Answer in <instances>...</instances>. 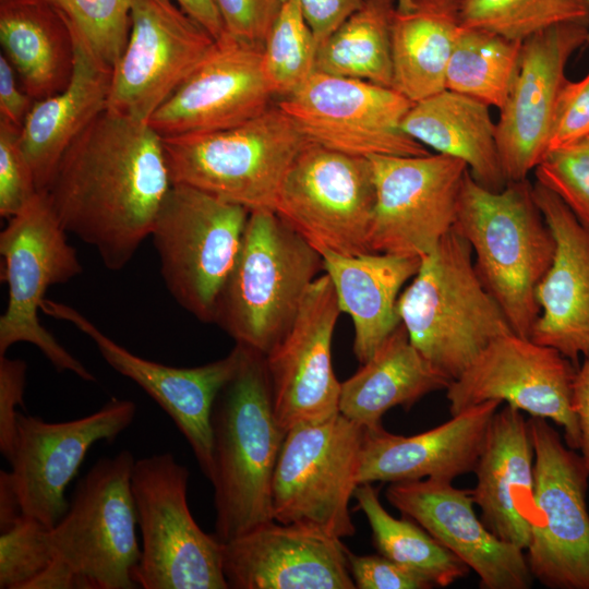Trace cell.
Here are the masks:
<instances>
[{"mask_svg":"<svg viewBox=\"0 0 589 589\" xmlns=\"http://www.w3.org/2000/svg\"><path fill=\"white\" fill-rule=\"evenodd\" d=\"M171 185L161 136L105 109L67 148L45 191L63 229L117 272L151 236Z\"/></svg>","mask_w":589,"mask_h":589,"instance_id":"1","label":"cell"},{"mask_svg":"<svg viewBox=\"0 0 589 589\" xmlns=\"http://www.w3.org/2000/svg\"><path fill=\"white\" fill-rule=\"evenodd\" d=\"M212 433L214 534L227 542L274 520L272 481L286 431L274 411L264 354L241 346L238 366L215 399Z\"/></svg>","mask_w":589,"mask_h":589,"instance_id":"2","label":"cell"},{"mask_svg":"<svg viewBox=\"0 0 589 589\" xmlns=\"http://www.w3.org/2000/svg\"><path fill=\"white\" fill-rule=\"evenodd\" d=\"M453 229L470 245L476 273L512 330L530 338L539 317L536 289L551 266L556 242L529 179L491 191L465 177Z\"/></svg>","mask_w":589,"mask_h":589,"instance_id":"3","label":"cell"},{"mask_svg":"<svg viewBox=\"0 0 589 589\" xmlns=\"http://www.w3.org/2000/svg\"><path fill=\"white\" fill-rule=\"evenodd\" d=\"M397 312L412 346L449 381L492 340L513 332L476 273L469 243L453 228L421 257Z\"/></svg>","mask_w":589,"mask_h":589,"instance_id":"4","label":"cell"},{"mask_svg":"<svg viewBox=\"0 0 589 589\" xmlns=\"http://www.w3.org/2000/svg\"><path fill=\"white\" fill-rule=\"evenodd\" d=\"M322 255L274 211L250 213L215 320L236 344L266 356L292 326Z\"/></svg>","mask_w":589,"mask_h":589,"instance_id":"5","label":"cell"},{"mask_svg":"<svg viewBox=\"0 0 589 589\" xmlns=\"http://www.w3.org/2000/svg\"><path fill=\"white\" fill-rule=\"evenodd\" d=\"M161 139L172 184L250 212L275 209L289 167L309 143L277 104L228 129Z\"/></svg>","mask_w":589,"mask_h":589,"instance_id":"6","label":"cell"},{"mask_svg":"<svg viewBox=\"0 0 589 589\" xmlns=\"http://www.w3.org/2000/svg\"><path fill=\"white\" fill-rule=\"evenodd\" d=\"M250 213L183 184H172L161 204L151 233L161 278L176 302L201 322L214 323Z\"/></svg>","mask_w":589,"mask_h":589,"instance_id":"7","label":"cell"},{"mask_svg":"<svg viewBox=\"0 0 589 589\" xmlns=\"http://www.w3.org/2000/svg\"><path fill=\"white\" fill-rule=\"evenodd\" d=\"M189 470L171 453L135 460L131 486L142 536L135 580L144 589H228L220 542L188 504Z\"/></svg>","mask_w":589,"mask_h":589,"instance_id":"8","label":"cell"},{"mask_svg":"<svg viewBox=\"0 0 589 589\" xmlns=\"http://www.w3.org/2000/svg\"><path fill=\"white\" fill-rule=\"evenodd\" d=\"M364 428L337 412L286 431L272 481L274 520L342 539L356 533L349 501Z\"/></svg>","mask_w":589,"mask_h":589,"instance_id":"9","label":"cell"},{"mask_svg":"<svg viewBox=\"0 0 589 589\" xmlns=\"http://www.w3.org/2000/svg\"><path fill=\"white\" fill-rule=\"evenodd\" d=\"M2 280L9 300L0 317V356L17 342L37 347L59 372L86 382L96 378L39 322L48 288L83 272L76 250L68 242L46 191H39L0 233Z\"/></svg>","mask_w":589,"mask_h":589,"instance_id":"10","label":"cell"},{"mask_svg":"<svg viewBox=\"0 0 589 589\" xmlns=\"http://www.w3.org/2000/svg\"><path fill=\"white\" fill-rule=\"evenodd\" d=\"M134 462L129 450L98 459L77 481L63 517L49 529L55 556L69 563L91 589L140 588Z\"/></svg>","mask_w":589,"mask_h":589,"instance_id":"11","label":"cell"},{"mask_svg":"<svg viewBox=\"0 0 589 589\" xmlns=\"http://www.w3.org/2000/svg\"><path fill=\"white\" fill-rule=\"evenodd\" d=\"M375 204L368 157L308 143L281 183L274 212L321 255L373 253L369 236Z\"/></svg>","mask_w":589,"mask_h":589,"instance_id":"12","label":"cell"},{"mask_svg":"<svg viewBox=\"0 0 589 589\" xmlns=\"http://www.w3.org/2000/svg\"><path fill=\"white\" fill-rule=\"evenodd\" d=\"M534 448V520L526 557L550 589H589V473L549 420L528 419Z\"/></svg>","mask_w":589,"mask_h":589,"instance_id":"13","label":"cell"},{"mask_svg":"<svg viewBox=\"0 0 589 589\" xmlns=\"http://www.w3.org/2000/svg\"><path fill=\"white\" fill-rule=\"evenodd\" d=\"M413 104L392 87L316 71L277 103L310 143L361 157L429 154L401 130Z\"/></svg>","mask_w":589,"mask_h":589,"instance_id":"14","label":"cell"},{"mask_svg":"<svg viewBox=\"0 0 589 589\" xmlns=\"http://www.w3.org/2000/svg\"><path fill=\"white\" fill-rule=\"evenodd\" d=\"M368 158L375 187L371 252L430 254L453 228L467 165L437 153Z\"/></svg>","mask_w":589,"mask_h":589,"instance_id":"15","label":"cell"},{"mask_svg":"<svg viewBox=\"0 0 589 589\" xmlns=\"http://www.w3.org/2000/svg\"><path fill=\"white\" fill-rule=\"evenodd\" d=\"M577 365L556 349L514 332L492 340L446 388L449 412L457 414L495 400L530 417L553 421L565 444L577 450L580 431L573 409Z\"/></svg>","mask_w":589,"mask_h":589,"instance_id":"16","label":"cell"},{"mask_svg":"<svg viewBox=\"0 0 589 589\" xmlns=\"http://www.w3.org/2000/svg\"><path fill=\"white\" fill-rule=\"evenodd\" d=\"M215 45L171 0H133L129 37L111 71L106 109L148 122Z\"/></svg>","mask_w":589,"mask_h":589,"instance_id":"17","label":"cell"},{"mask_svg":"<svg viewBox=\"0 0 589 589\" xmlns=\"http://www.w3.org/2000/svg\"><path fill=\"white\" fill-rule=\"evenodd\" d=\"M135 414L132 400L118 398L88 416L64 422L19 413L9 462L23 514L52 528L69 508L65 489L89 448L99 441H113Z\"/></svg>","mask_w":589,"mask_h":589,"instance_id":"18","label":"cell"},{"mask_svg":"<svg viewBox=\"0 0 589 589\" xmlns=\"http://www.w3.org/2000/svg\"><path fill=\"white\" fill-rule=\"evenodd\" d=\"M589 43V21L562 23L522 41L518 71L496 122V145L508 182L528 179L548 154L570 57Z\"/></svg>","mask_w":589,"mask_h":589,"instance_id":"19","label":"cell"},{"mask_svg":"<svg viewBox=\"0 0 589 589\" xmlns=\"http://www.w3.org/2000/svg\"><path fill=\"white\" fill-rule=\"evenodd\" d=\"M40 311L69 322L89 337L104 360L144 389L172 419L191 446L204 476L213 473L212 411L215 399L235 373L241 357L237 345L225 357L193 368H177L132 353L105 335L71 305L45 299Z\"/></svg>","mask_w":589,"mask_h":589,"instance_id":"20","label":"cell"},{"mask_svg":"<svg viewBox=\"0 0 589 589\" xmlns=\"http://www.w3.org/2000/svg\"><path fill=\"white\" fill-rule=\"evenodd\" d=\"M341 313L329 276L309 287L287 334L265 356L279 425L292 426L339 412L341 383L332 364V340Z\"/></svg>","mask_w":589,"mask_h":589,"instance_id":"21","label":"cell"},{"mask_svg":"<svg viewBox=\"0 0 589 589\" xmlns=\"http://www.w3.org/2000/svg\"><path fill=\"white\" fill-rule=\"evenodd\" d=\"M262 52L225 34L147 123L173 136L228 129L262 113L274 97Z\"/></svg>","mask_w":589,"mask_h":589,"instance_id":"22","label":"cell"},{"mask_svg":"<svg viewBox=\"0 0 589 589\" xmlns=\"http://www.w3.org/2000/svg\"><path fill=\"white\" fill-rule=\"evenodd\" d=\"M386 500L423 527L479 577L481 589H529L533 577L520 548L501 540L474 513L470 490L450 481L390 483Z\"/></svg>","mask_w":589,"mask_h":589,"instance_id":"23","label":"cell"},{"mask_svg":"<svg viewBox=\"0 0 589 589\" xmlns=\"http://www.w3.org/2000/svg\"><path fill=\"white\" fill-rule=\"evenodd\" d=\"M341 539L271 520L223 542L232 589H354Z\"/></svg>","mask_w":589,"mask_h":589,"instance_id":"24","label":"cell"},{"mask_svg":"<svg viewBox=\"0 0 589 589\" xmlns=\"http://www.w3.org/2000/svg\"><path fill=\"white\" fill-rule=\"evenodd\" d=\"M501 402L485 401L452 416L429 431L405 436L365 429L360 450L358 484L423 479L453 481L473 472Z\"/></svg>","mask_w":589,"mask_h":589,"instance_id":"25","label":"cell"},{"mask_svg":"<svg viewBox=\"0 0 589 589\" xmlns=\"http://www.w3.org/2000/svg\"><path fill=\"white\" fill-rule=\"evenodd\" d=\"M533 195L556 248L536 289L540 314L530 339L556 349L577 365L580 356L589 354V229L538 182Z\"/></svg>","mask_w":589,"mask_h":589,"instance_id":"26","label":"cell"},{"mask_svg":"<svg viewBox=\"0 0 589 589\" xmlns=\"http://www.w3.org/2000/svg\"><path fill=\"white\" fill-rule=\"evenodd\" d=\"M481 520L501 540L526 551L534 520V448L528 420L508 405L497 410L473 470Z\"/></svg>","mask_w":589,"mask_h":589,"instance_id":"27","label":"cell"},{"mask_svg":"<svg viewBox=\"0 0 589 589\" xmlns=\"http://www.w3.org/2000/svg\"><path fill=\"white\" fill-rule=\"evenodd\" d=\"M74 67L61 92L36 100L25 118L21 147L45 191L67 148L107 108L112 69L74 34Z\"/></svg>","mask_w":589,"mask_h":589,"instance_id":"28","label":"cell"},{"mask_svg":"<svg viewBox=\"0 0 589 589\" xmlns=\"http://www.w3.org/2000/svg\"><path fill=\"white\" fill-rule=\"evenodd\" d=\"M341 312L352 320L353 353L368 361L400 324L397 302L402 286L418 273L421 259L387 253L322 254Z\"/></svg>","mask_w":589,"mask_h":589,"instance_id":"29","label":"cell"},{"mask_svg":"<svg viewBox=\"0 0 589 589\" xmlns=\"http://www.w3.org/2000/svg\"><path fill=\"white\" fill-rule=\"evenodd\" d=\"M401 130L426 148L462 160L485 189L501 191L506 187L496 123L485 104L444 89L414 103L401 121Z\"/></svg>","mask_w":589,"mask_h":589,"instance_id":"30","label":"cell"},{"mask_svg":"<svg viewBox=\"0 0 589 589\" xmlns=\"http://www.w3.org/2000/svg\"><path fill=\"white\" fill-rule=\"evenodd\" d=\"M452 381L435 371L417 351L400 324L372 357L341 383L339 412L364 429L382 426V417L400 406L409 410Z\"/></svg>","mask_w":589,"mask_h":589,"instance_id":"31","label":"cell"},{"mask_svg":"<svg viewBox=\"0 0 589 589\" xmlns=\"http://www.w3.org/2000/svg\"><path fill=\"white\" fill-rule=\"evenodd\" d=\"M0 44L23 89L40 100L64 89L74 67V44L62 16L45 0H4Z\"/></svg>","mask_w":589,"mask_h":589,"instance_id":"32","label":"cell"},{"mask_svg":"<svg viewBox=\"0 0 589 589\" xmlns=\"http://www.w3.org/2000/svg\"><path fill=\"white\" fill-rule=\"evenodd\" d=\"M457 12L396 10L392 26L393 88L412 103L444 89L459 33Z\"/></svg>","mask_w":589,"mask_h":589,"instance_id":"33","label":"cell"},{"mask_svg":"<svg viewBox=\"0 0 589 589\" xmlns=\"http://www.w3.org/2000/svg\"><path fill=\"white\" fill-rule=\"evenodd\" d=\"M396 10V0H363L317 47L315 71L393 88L392 26Z\"/></svg>","mask_w":589,"mask_h":589,"instance_id":"34","label":"cell"},{"mask_svg":"<svg viewBox=\"0 0 589 589\" xmlns=\"http://www.w3.org/2000/svg\"><path fill=\"white\" fill-rule=\"evenodd\" d=\"M364 513L377 553L431 580L448 587L467 577L470 568L412 518L393 517L381 504L372 483L359 484L353 493Z\"/></svg>","mask_w":589,"mask_h":589,"instance_id":"35","label":"cell"},{"mask_svg":"<svg viewBox=\"0 0 589 589\" xmlns=\"http://www.w3.org/2000/svg\"><path fill=\"white\" fill-rule=\"evenodd\" d=\"M521 45L460 26L447 65L446 89L501 110L518 71Z\"/></svg>","mask_w":589,"mask_h":589,"instance_id":"36","label":"cell"},{"mask_svg":"<svg viewBox=\"0 0 589 589\" xmlns=\"http://www.w3.org/2000/svg\"><path fill=\"white\" fill-rule=\"evenodd\" d=\"M461 27L524 41L549 27L589 21L585 0H462L457 9Z\"/></svg>","mask_w":589,"mask_h":589,"instance_id":"37","label":"cell"},{"mask_svg":"<svg viewBox=\"0 0 589 589\" xmlns=\"http://www.w3.org/2000/svg\"><path fill=\"white\" fill-rule=\"evenodd\" d=\"M317 44L300 0H283L262 52V64L274 96L286 97L315 71Z\"/></svg>","mask_w":589,"mask_h":589,"instance_id":"38","label":"cell"},{"mask_svg":"<svg viewBox=\"0 0 589 589\" xmlns=\"http://www.w3.org/2000/svg\"><path fill=\"white\" fill-rule=\"evenodd\" d=\"M106 65L122 55L131 27L133 0H45Z\"/></svg>","mask_w":589,"mask_h":589,"instance_id":"39","label":"cell"},{"mask_svg":"<svg viewBox=\"0 0 589 589\" xmlns=\"http://www.w3.org/2000/svg\"><path fill=\"white\" fill-rule=\"evenodd\" d=\"M49 529L23 514L0 531L1 589H23L50 564L55 554L49 542Z\"/></svg>","mask_w":589,"mask_h":589,"instance_id":"40","label":"cell"},{"mask_svg":"<svg viewBox=\"0 0 589 589\" xmlns=\"http://www.w3.org/2000/svg\"><path fill=\"white\" fill-rule=\"evenodd\" d=\"M533 172L536 182L557 195L589 229V136L549 152Z\"/></svg>","mask_w":589,"mask_h":589,"instance_id":"41","label":"cell"},{"mask_svg":"<svg viewBox=\"0 0 589 589\" xmlns=\"http://www.w3.org/2000/svg\"><path fill=\"white\" fill-rule=\"evenodd\" d=\"M21 129L0 118V215L12 218L39 192L21 147Z\"/></svg>","mask_w":589,"mask_h":589,"instance_id":"42","label":"cell"},{"mask_svg":"<svg viewBox=\"0 0 589 589\" xmlns=\"http://www.w3.org/2000/svg\"><path fill=\"white\" fill-rule=\"evenodd\" d=\"M225 33L263 50L283 0H214Z\"/></svg>","mask_w":589,"mask_h":589,"instance_id":"43","label":"cell"},{"mask_svg":"<svg viewBox=\"0 0 589 589\" xmlns=\"http://www.w3.org/2000/svg\"><path fill=\"white\" fill-rule=\"evenodd\" d=\"M589 136V71L578 81L567 80L561 89L548 153Z\"/></svg>","mask_w":589,"mask_h":589,"instance_id":"44","label":"cell"},{"mask_svg":"<svg viewBox=\"0 0 589 589\" xmlns=\"http://www.w3.org/2000/svg\"><path fill=\"white\" fill-rule=\"evenodd\" d=\"M348 568L358 589H431L422 575L381 555H357L348 551Z\"/></svg>","mask_w":589,"mask_h":589,"instance_id":"45","label":"cell"},{"mask_svg":"<svg viewBox=\"0 0 589 589\" xmlns=\"http://www.w3.org/2000/svg\"><path fill=\"white\" fill-rule=\"evenodd\" d=\"M26 362L0 356V452L9 460L17 433L16 406H23Z\"/></svg>","mask_w":589,"mask_h":589,"instance_id":"46","label":"cell"},{"mask_svg":"<svg viewBox=\"0 0 589 589\" xmlns=\"http://www.w3.org/2000/svg\"><path fill=\"white\" fill-rule=\"evenodd\" d=\"M317 47L362 4L363 0H300Z\"/></svg>","mask_w":589,"mask_h":589,"instance_id":"47","label":"cell"},{"mask_svg":"<svg viewBox=\"0 0 589 589\" xmlns=\"http://www.w3.org/2000/svg\"><path fill=\"white\" fill-rule=\"evenodd\" d=\"M16 73L8 59L0 55V118H3L17 128L31 111L34 103L24 89L16 83Z\"/></svg>","mask_w":589,"mask_h":589,"instance_id":"48","label":"cell"},{"mask_svg":"<svg viewBox=\"0 0 589 589\" xmlns=\"http://www.w3.org/2000/svg\"><path fill=\"white\" fill-rule=\"evenodd\" d=\"M573 409L580 431V455L589 473V354L577 368L573 384Z\"/></svg>","mask_w":589,"mask_h":589,"instance_id":"49","label":"cell"},{"mask_svg":"<svg viewBox=\"0 0 589 589\" xmlns=\"http://www.w3.org/2000/svg\"><path fill=\"white\" fill-rule=\"evenodd\" d=\"M23 589H91V586L69 563L55 556Z\"/></svg>","mask_w":589,"mask_h":589,"instance_id":"50","label":"cell"},{"mask_svg":"<svg viewBox=\"0 0 589 589\" xmlns=\"http://www.w3.org/2000/svg\"><path fill=\"white\" fill-rule=\"evenodd\" d=\"M201 24L216 40L226 33L214 0H171Z\"/></svg>","mask_w":589,"mask_h":589,"instance_id":"51","label":"cell"},{"mask_svg":"<svg viewBox=\"0 0 589 589\" xmlns=\"http://www.w3.org/2000/svg\"><path fill=\"white\" fill-rule=\"evenodd\" d=\"M23 515L10 471H0V531L9 528Z\"/></svg>","mask_w":589,"mask_h":589,"instance_id":"52","label":"cell"},{"mask_svg":"<svg viewBox=\"0 0 589 589\" xmlns=\"http://www.w3.org/2000/svg\"><path fill=\"white\" fill-rule=\"evenodd\" d=\"M462 0H412L416 8L457 12Z\"/></svg>","mask_w":589,"mask_h":589,"instance_id":"53","label":"cell"},{"mask_svg":"<svg viewBox=\"0 0 589 589\" xmlns=\"http://www.w3.org/2000/svg\"><path fill=\"white\" fill-rule=\"evenodd\" d=\"M396 5L399 11H411L416 9L412 0H396Z\"/></svg>","mask_w":589,"mask_h":589,"instance_id":"54","label":"cell"},{"mask_svg":"<svg viewBox=\"0 0 589 589\" xmlns=\"http://www.w3.org/2000/svg\"><path fill=\"white\" fill-rule=\"evenodd\" d=\"M587 2V4L589 5V0H585Z\"/></svg>","mask_w":589,"mask_h":589,"instance_id":"55","label":"cell"},{"mask_svg":"<svg viewBox=\"0 0 589 589\" xmlns=\"http://www.w3.org/2000/svg\"><path fill=\"white\" fill-rule=\"evenodd\" d=\"M1 1H4V0H1Z\"/></svg>","mask_w":589,"mask_h":589,"instance_id":"56","label":"cell"}]
</instances>
